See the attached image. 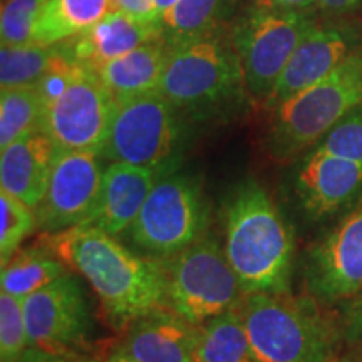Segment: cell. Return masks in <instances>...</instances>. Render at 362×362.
Returning a JSON list of instances; mask_svg holds the SVG:
<instances>
[{
    "label": "cell",
    "instance_id": "obj_1",
    "mask_svg": "<svg viewBox=\"0 0 362 362\" xmlns=\"http://www.w3.org/2000/svg\"><path fill=\"white\" fill-rule=\"evenodd\" d=\"M42 240L67 267L88 280L116 332L123 334L148 312L166 309L163 260L141 255L90 225L44 235Z\"/></svg>",
    "mask_w": 362,
    "mask_h": 362
},
{
    "label": "cell",
    "instance_id": "obj_2",
    "mask_svg": "<svg viewBox=\"0 0 362 362\" xmlns=\"http://www.w3.org/2000/svg\"><path fill=\"white\" fill-rule=\"evenodd\" d=\"M223 250L243 297L291 292L296 260L292 226L257 180L240 181L226 197Z\"/></svg>",
    "mask_w": 362,
    "mask_h": 362
},
{
    "label": "cell",
    "instance_id": "obj_3",
    "mask_svg": "<svg viewBox=\"0 0 362 362\" xmlns=\"http://www.w3.org/2000/svg\"><path fill=\"white\" fill-rule=\"evenodd\" d=\"M156 90L187 121L237 115L250 96L232 29L220 25L200 37L170 47Z\"/></svg>",
    "mask_w": 362,
    "mask_h": 362
},
{
    "label": "cell",
    "instance_id": "obj_4",
    "mask_svg": "<svg viewBox=\"0 0 362 362\" xmlns=\"http://www.w3.org/2000/svg\"><path fill=\"white\" fill-rule=\"evenodd\" d=\"M314 297L253 293L238 309L257 362H325L344 341L341 322Z\"/></svg>",
    "mask_w": 362,
    "mask_h": 362
},
{
    "label": "cell",
    "instance_id": "obj_5",
    "mask_svg": "<svg viewBox=\"0 0 362 362\" xmlns=\"http://www.w3.org/2000/svg\"><path fill=\"white\" fill-rule=\"evenodd\" d=\"M362 103V47L332 72L272 110L267 148L275 160H291L314 146Z\"/></svg>",
    "mask_w": 362,
    "mask_h": 362
},
{
    "label": "cell",
    "instance_id": "obj_6",
    "mask_svg": "<svg viewBox=\"0 0 362 362\" xmlns=\"http://www.w3.org/2000/svg\"><path fill=\"white\" fill-rule=\"evenodd\" d=\"M210 205L193 176L171 171L161 175L124 240L141 255L168 260L206 237Z\"/></svg>",
    "mask_w": 362,
    "mask_h": 362
},
{
    "label": "cell",
    "instance_id": "obj_7",
    "mask_svg": "<svg viewBox=\"0 0 362 362\" xmlns=\"http://www.w3.org/2000/svg\"><path fill=\"white\" fill-rule=\"evenodd\" d=\"M317 27L310 11L280 8L259 0L232 27L250 101L265 106L296 49Z\"/></svg>",
    "mask_w": 362,
    "mask_h": 362
},
{
    "label": "cell",
    "instance_id": "obj_8",
    "mask_svg": "<svg viewBox=\"0 0 362 362\" xmlns=\"http://www.w3.org/2000/svg\"><path fill=\"white\" fill-rule=\"evenodd\" d=\"M183 116L158 90L116 101L101 156L160 175L176 171L183 144Z\"/></svg>",
    "mask_w": 362,
    "mask_h": 362
},
{
    "label": "cell",
    "instance_id": "obj_9",
    "mask_svg": "<svg viewBox=\"0 0 362 362\" xmlns=\"http://www.w3.org/2000/svg\"><path fill=\"white\" fill-rule=\"evenodd\" d=\"M166 309L193 325L233 309L243 298L233 267L218 240L203 237L176 255L163 260Z\"/></svg>",
    "mask_w": 362,
    "mask_h": 362
},
{
    "label": "cell",
    "instance_id": "obj_10",
    "mask_svg": "<svg viewBox=\"0 0 362 362\" xmlns=\"http://www.w3.org/2000/svg\"><path fill=\"white\" fill-rule=\"evenodd\" d=\"M29 346L89 356L93 342V315L83 285L67 272L22 300Z\"/></svg>",
    "mask_w": 362,
    "mask_h": 362
},
{
    "label": "cell",
    "instance_id": "obj_11",
    "mask_svg": "<svg viewBox=\"0 0 362 362\" xmlns=\"http://www.w3.org/2000/svg\"><path fill=\"white\" fill-rule=\"evenodd\" d=\"M116 110V98L99 74L81 64L64 93L44 111L42 129L61 151L101 155Z\"/></svg>",
    "mask_w": 362,
    "mask_h": 362
},
{
    "label": "cell",
    "instance_id": "obj_12",
    "mask_svg": "<svg viewBox=\"0 0 362 362\" xmlns=\"http://www.w3.org/2000/svg\"><path fill=\"white\" fill-rule=\"evenodd\" d=\"M304 280L309 296L324 305L362 292V202L309 247Z\"/></svg>",
    "mask_w": 362,
    "mask_h": 362
},
{
    "label": "cell",
    "instance_id": "obj_13",
    "mask_svg": "<svg viewBox=\"0 0 362 362\" xmlns=\"http://www.w3.org/2000/svg\"><path fill=\"white\" fill-rule=\"evenodd\" d=\"M94 151H61L54 160L42 200L35 208L37 230L56 235L83 225L96 205L104 168Z\"/></svg>",
    "mask_w": 362,
    "mask_h": 362
},
{
    "label": "cell",
    "instance_id": "obj_14",
    "mask_svg": "<svg viewBox=\"0 0 362 362\" xmlns=\"http://www.w3.org/2000/svg\"><path fill=\"white\" fill-rule=\"evenodd\" d=\"M292 192L307 218H329L361 198L362 163L314 148L298 161L292 175Z\"/></svg>",
    "mask_w": 362,
    "mask_h": 362
},
{
    "label": "cell",
    "instance_id": "obj_15",
    "mask_svg": "<svg viewBox=\"0 0 362 362\" xmlns=\"http://www.w3.org/2000/svg\"><path fill=\"white\" fill-rule=\"evenodd\" d=\"M359 47H362V35L354 22L337 19L317 25L296 49L265 107L275 110L287 99L315 84Z\"/></svg>",
    "mask_w": 362,
    "mask_h": 362
},
{
    "label": "cell",
    "instance_id": "obj_16",
    "mask_svg": "<svg viewBox=\"0 0 362 362\" xmlns=\"http://www.w3.org/2000/svg\"><path fill=\"white\" fill-rule=\"evenodd\" d=\"M160 176L156 171L141 166L110 163L104 168L96 205L83 225L96 226L112 237H123Z\"/></svg>",
    "mask_w": 362,
    "mask_h": 362
},
{
    "label": "cell",
    "instance_id": "obj_17",
    "mask_svg": "<svg viewBox=\"0 0 362 362\" xmlns=\"http://www.w3.org/2000/svg\"><path fill=\"white\" fill-rule=\"evenodd\" d=\"M197 330L170 309H156L138 317L117 346L136 362H193Z\"/></svg>",
    "mask_w": 362,
    "mask_h": 362
},
{
    "label": "cell",
    "instance_id": "obj_18",
    "mask_svg": "<svg viewBox=\"0 0 362 362\" xmlns=\"http://www.w3.org/2000/svg\"><path fill=\"white\" fill-rule=\"evenodd\" d=\"M57 146L42 129L22 136L0 153V188L37 208L47 188Z\"/></svg>",
    "mask_w": 362,
    "mask_h": 362
},
{
    "label": "cell",
    "instance_id": "obj_19",
    "mask_svg": "<svg viewBox=\"0 0 362 362\" xmlns=\"http://www.w3.org/2000/svg\"><path fill=\"white\" fill-rule=\"evenodd\" d=\"M163 37L161 24H149L115 11L86 33L71 39L72 52L81 64L98 69L111 59L124 56Z\"/></svg>",
    "mask_w": 362,
    "mask_h": 362
},
{
    "label": "cell",
    "instance_id": "obj_20",
    "mask_svg": "<svg viewBox=\"0 0 362 362\" xmlns=\"http://www.w3.org/2000/svg\"><path fill=\"white\" fill-rule=\"evenodd\" d=\"M170 54V45L160 37L134 49L124 56L111 59L94 69L116 101L156 90Z\"/></svg>",
    "mask_w": 362,
    "mask_h": 362
},
{
    "label": "cell",
    "instance_id": "obj_21",
    "mask_svg": "<svg viewBox=\"0 0 362 362\" xmlns=\"http://www.w3.org/2000/svg\"><path fill=\"white\" fill-rule=\"evenodd\" d=\"M112 0H49L35 25L34 44L56 45L86 33L111 12Z\"/></svg>",
    "mask_w": 362,
    "mask_h": 362
},
{
    "label": "cell",
    "instance_id": "obj_22",
    "mask_svg": "<svg viewBox=\"0 0 362 362\" xmlns=\"http://www.w3.org/2000/svg\"><path fill=\"white\" fill-rule=\"evenodd\" d=\"M67 272L69 270L64 262L40 238V242L22 248L6 265H2L0 288L24 300L30 293L40 291Z\"/></svg>",
    "mask_w": 362,
    "mask_h": 362
},
{
    "label": "cell",
    "instance_id": "obj_23",
    "mask_svg": "<svg viewBox=\"0 0 362 362\" xmlns=\"http://www.w3.org/2000/svg\"><path fill=\"white\" fill-rule=\"evenodd\" d=\"M193 362H257L238 305L198 325Z\"/></svg>",
    "mask_w": 362,
    "mask_h": 362
},
{
    "label": "cell",
    "instance_id": "obj_24",
    "mask_svg": "<svg viewBox=\"0 0 362 362\" xmlns=\"http://www.w3.org/2000/svg\"><path fill=\"white\" fill-rule=\"evenodd\" d=\"M233 0H180L163 16V39L170 47L223 25Z\"/></svg>",
    "mask_w": 362,
    "mask_h": 362
},
{
    "label": "cell",
    "instance_id": "obj_25",
    "mask_svg": "<svg viewBox=\"0 0 362 362\" xmlns=\"http://www.w3.org/2000/svg\"><path fill=\"white\" fill-rule=\"evenodd\" d=\"M44 101L37 86L2 89L0 96V149L42 128Z\"/></svg>",
    "mask_w": 362,
    "mask_h": 362
},
{
    "label": "cell",
    "instance_id": "obj_26",
    "mask_svg": "<svg viewBox=\"0 0 362 362\" xmlns=\"http://www.w3.org/2000/svg\"><path fill=\"white\" fill-rule=\"evenodd\" d=\"M56 45H2L0 49V84L2 89L35 86L47 72L56 56Z\"/></svg>",
    "mask_w": 362,
    "mask_h": 362
},
{
    "label": "cell",
    "instance_id": "obj_27",
    "mask_svg": "<svg viewBox=\"0 0 362 362\" xmlns=\"http://www.w3.org/2000/svg\"><path fill=\"white\" fill-rule=\"evenodd\" d=\"M37 230L34 208L6 192L0 193V262L6 265L19 252L25 238Z\"/></svg>",
    "mask_w": 362,
    "mask_h": 362
},
{
    "label": "cell",
    "instance_id": "obj_28",
    "mask_svg": "<svg viewBox=\"0 0 362 362\" xmlns=\"http://www.w3.org/2000/svg\"><path fill=\"white\" fill-rule=\"evenodd\" d=\"M49 0H4L0 12L2 45L34 44L35 25Z\"/></svg>",
    "mask_w": 362,
    "mask_h": 362
},
{
    "label": "cell",
    "instance_id": "obj_29",
    "mask_svg": "<svg viewBox=\"0 0 362 362\" xmlns=\"http://www.w3.org/2000/svg\"><path fill=\"white\" fill-rule=\"evenodd\" d=\"M29 347L21 298L0 292V362H16Z\"/></svg>",
    "mask_w": 362,
    "mask_h": 362
},
{
    "label": "cell",
    "instance_id": "obj_30",
    "mask_svg": "<svg viewBox=\"0 0 362 362\" xmlns=\"http://www.w3.org/2000/svg\"><path fill=\"white\" fill-rule=\"evenodd\" d=\"M315 148L346 160L362 163V103L347 112Z\"/></svg>",
    "mask_w": 362,
    "mask_h": 362
},
{
    "label": "cell",
    "instance_id": "obj_31",
    "mask_svg": "<svg viewBox=\"0 0 362 362\" xmlns=\"http://www.w3.org/2000/svg\"><path fill=\"white\" fill-rule=\"evenodd\" d=\"M339 322L342 327L344 341L349 344L362 342V292L346 300Z\"/></svg>",
    "mask_w": 362,
    "mask_h": 362
},
{
    "label": "cell",
    "instance_id": "obj_32",
    "mask_svg": "<svg viewBox=\"0 0 362 362\" xmlns=\"http://www.w3.org/2000/svg\"><path fill=\"white\" fill-rule=\"evenodd\" d=\"M117 11H123L128 16L149 24H161L160 16L153 0H112Z\"/></svg>",
    "mask_w": 362,
    "mask_h": 362
},
{
    "label": "cell",
    "instance_id": "obj_33",
    "mask_svg": "<svg viewBox=\"0 0 362 362\" xmlns=\"http://www.w3.org/2000/svg\"><path fill=\"white\" fill-rule=\"evenodd\" d=\"M16 362H98L90 356H74V354H61V352H52L42 347L29 346L22 352Z\"/></svg>",
    "mask_w": 362,
    "mask_h": 362
},
{
    "label": "cell",
    "instance_id": "obj_34",
    "mask_svg": "<svg viewBox=\"0 0 362 362\" xmlns=\"http://www.w3.org/2000/svg\"><path fill=\"white\" fill-rule=\"evenodd\" d=\"M361 6L362 0H317V7H319L325 16L334 17V19H339V17L356 11V8H359Z\"/></svg>",
    "mask_w": 362,
    "mask_h": 362
},
{
    "label": "cell",
    "instance_id": "obj_35",
    "mask_svg": "<svg viewBox=\"0 0 362 362\" xmlns=\"http://www.w3.org/2000/svg\"><path fill=\"white\" fill-rule=\"evenodd\" d=\"M270 2L280 8H291V11H310L317 6V0H270Z\"/></svg>",
    "mask_w": 362,
    "mask_h": 362
},
{
    "label": "cell",
    "instance_id": "obj_36",
    "mask_svg": "<svg viewBox=\"0 0 362 362\" xmlns=\"http://www.w3.org/2000/svg\"><path fill=\"white\" fill-rule=\"evenodd\" d=\"M104 362H136V361L131 359V357L126 354V352L121 349L119 346H115L110 351V354L106 356V359H104Z\"/></svg>",
    "mask_w": 362,
    "mask_h": 362
},
{
    "label": "cell",
    "instance_id": "obj_37",
    "mask_svg": "<svg viewBox=\"0 0 362 362\" xmlns=\"http://www.w3.org/2000/svg\"><path fill=\"white\" fill-rule=\"evenodd\" d=\"M153 2H155L158 16H160V19H163V16H165L170 8H173L180 0H153Z\"/></svg>",
    "mask_w": 362,
    "mask_h": 362
},
{
    "label": "cell",
    "instance_id": "obj_38",
    "mask_svg": "<svg viewBox=\"0 0 362 362\" xmlns=\"http://www.w3.org/2000/svg\"><path fill=\"white\" fill-rule=\"evenodd\" d=\"M325 362H362V361H357L354 357H349V356H334L332 359L325 361Z\"/></svg>",
    "mask_w": 362,
    "mask_h": 362
},
{
    "label": "cell",
    "instance_id": "obj_39",
    "mask_svg": "<svg viewBox=\"0 0 362 362\" xmlns=\"http://www.w3.org/2000/svg\"><path fill=\"white\" fill-rule=\"evenodd\" d=\"M361 361H362V359H361Z\"/></svg>",
    "mask_w": 362,
    "mask_h": 362
}]
</instances>
